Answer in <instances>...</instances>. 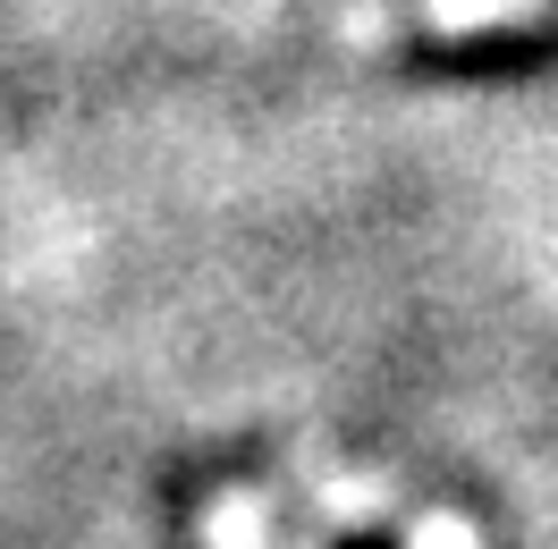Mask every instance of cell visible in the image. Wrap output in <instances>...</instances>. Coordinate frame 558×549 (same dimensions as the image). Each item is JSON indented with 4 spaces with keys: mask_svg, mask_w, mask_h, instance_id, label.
<instances>
[{
    "mask_svg": "<svg viewBox=\"0 0 558 549\" xmlns=\"http://www.w3.org/2000/svg\"><path fill=\"white\" fill-rule=\"evenodd\" d=\"M330 549H398V541H381V533H348V541H330Z\"/></svg>",
    "mask_w": 558,
    "mask_h": 549,
    "instance_id": "6da1fadb",
    "label": "cell"
}]
</instances>
